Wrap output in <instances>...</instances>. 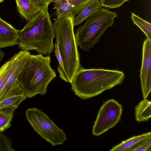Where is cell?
<instances>
[{"label": "cell", "instance_id": "cell-2", "mask_svg": "<svg viewBox=\"0 0 151 151\" xmlns=\"http://www.w3.org/2000/svg\"><path fill=\"white\" fill-rule=\"evenodd\" d=\"M124 78V73L117 70L81 67L70 83L75 94L86 99L121 84Z\"/></svg>", "mask_w": 151, "mask_h": 151}, {"label": "cell", "instance_id": "cell-17", "mask_svg": "<svg viewBox=\"0 0 151 151\" xmlns=\"http://www.w3.org/2000/svg\"><path fill=\"white\" fill-rule=\"evenodd\" d=\"M131 18L134 23L137 26L144 32L147 39L151 41V24L136 15L133 12L131 13Z\"/></svg>", "mask_w": 151, "mask_h": 151}, {"label": "cell", "instance_id": "cell-27", "mask_svg": "<svg viewBox=\"0 0 151 151\" xmlns=\"http://www.w3.org/2000/svg\"><path fill=\"white\" fill-rule=\"evenodd\" d=\"M4 0H0V3L3 1Z\"/></svg>", "mask_w": 151, "mask_h": 151}, {"label": "cell", "instance_id": "cell-24", "mask_svg": "<svg viewBox=\"0 0 151 151\" xmlns=\"http://www.w3.org/2000/svg\"><path fill=\"white\" fill-rule=\"evenodd\" d=\"M36 6L41 10L47 9L51 3L50 0H29Z\"/></svg>", "mask_w": 151, "mask_h": 151}, {"label": "cell", "instance_id": "cell-14", "mask_svg": "<svg viewBox=\"0 0 151 151\" xmlns=\"http://www.w3.org/2000/svg\"><path fill=\"white\" fill-rule=\"evenodd\" d=\"M135 119L139 122L149 120L151 116V102L149 100L144 99L136 107Z\"/></svg>", "mask_w": 151, "mask_h": 151}, {"label": "cell", "instance_id": "cell-7", "mask_svg": "<svg viewBox=\"0 0 151 151\" xmlns=\"http://www.w3.org/2000/svg\"><path fill=\"white\" fill-rule=\"evenodd\" d=\"M122 111L121 104L114 99L101 107L93 127L92 134L99 136L114 127L119 121Z\"/></svg>", "mask_w": 151, "mask_h": 151}, {"label": "cell", "instance_id": "cell-10", "mask_svg": "<svg viewBox=\"0 0 151 151\" xmlns=\"http://www.w3.org/2000/svg\"><path fill=\"white\" fill-rule=\"evenodd\" d=\"M17 10L21 15L28 22L41 11L29 0H15Z\"/></svg>", "mask_w": 151, "mask_h": 151}, {"label": "cell", "instance_id": "cell-21", "mask_svg": "<svg viewBox=\"0 0 151 151\" xmlns=\"http://www.w3.org/2000/svg\"><path fill=\"white\" fill-rule=\"evenodd\" d=\"M14 151L11 140L2 132H0V151Z\"/></svg>", "mask_w": 151, "mask_h": 151}, {"label": "cell", "instance_id": "cell-12", "mask_svg": "<svg viewBox=\"0 0 151 151\" xmlns=\"http://www.w3.org/2000/svg\"><path fill=\"white\" fill-rule=\"evenodd\" d=\"M99 0H93L84 8L73 19L74 26L81 24L93 14L102 8Z\"/></svg>", "mask_w": 151, "mask_h": 151}, {"label": "cell", "instance_id": "cell-13", "mask_svg": "<svg viewBox=\"0 0 151 151\" xmlns=\"http://www.w3.org/2000/svg\"><path fill=\"white\" fill-rule=\"evenodd\" d=\"M21 54L20 51L0 68V92L3 88Z\"/></svg>", "mask_w": 151, "mask_h": 151}, {"label": "cell", "instance_id": "cell-20", "mask_svg": "<svg viewBox=\"0 0 151 151\" xmlns=\"http://www.w3.org/2000/svg\"><path fill=\"white\" fill-rule=\"evenodd\" d=\"M75 10L77 15L93 0H67Z\"/></svg>", "mask_w": 151, "mask_h": 151}, {"label": "cell", "instance_id": "cell-1", "mask_svg": "<svg viewBox=\"0 0 151 151\" xmlns=\"http://www.w3.org/2000/svg\"><path fill=\"white\" fill-rule=\"evenodd\" d=\"M17 33L18 45L21 50H34L46 55L52 52L55 34L48 8L41 10L22 29L17 30Z\"/></svg>", "mask_w": 151, "mask_h": 151}, {"label": "cell", "instance_id": "cell-4", "mask_svg": "<svg viewBox=\"0 0 151 151\" xmlns=\"http://www.w3.org/2000/svg\"><path fill=\"white\" fill-rule=\"evenodd\" d=\"M74 18L69 16L57 17L53 24L56 42L63 63L66 82L70 83L81 68L78 45L74 30Z\"/></svg>", "mask_w": 151, "mask_h": 151}, {"label": "cell", "instance_id": "cell-23", "mask_svg": "<svg viewBox=\"0 0 151 151\" xmlns=\"http://www.w3.org/2000/svg\"><path fill=\"white\" fill-rule=\"evenodd\" d=\"M131 151H151V136L133 148Z\"/></svg>", "mask_w": 151, "mask_h": 151}, {"label": "cell", "instance_id": "cell-8", "mask_svg": "<svg viewBox=\"0 0 151 151\" xmlns=\"http://www.w3.org/2000/svg\"><path fill=\"white\" fill-rule=\"evenodd\" d=\"M140 78L144 99H146L151 90V41L146 39L142 47V61Z\"/></svg>", "mask_w": 151, "mask_h": 151}, {"label": "cell", "instance_id": "cell-16", "mask_svg": "<svg viewBox=\"0 0 151 151\" xmlns=\"http://www.w3.org/2000/svg\"><path fill=\"white\" fill-rule=\"evenodd\" d=\"M16 109L10 107L0 109V132L4 131L11 126V122Z\"/></svg>", "mask_w": 151, "mask_h": 151}, {"label": "cell", "instance_id": "cell-22", "mask_svg": "<svg viewBox=\"0 0 151 151\" xmlns=\"http://www.w3.org/2000/svg\"><path fill=\"white\" fill-rule=\"evenodd\" d=\"M129 0H100V2L102 6L109 8L119 7L125 2Z\"/></svg>", "mask_w": 151, "mask_h": 151}, {"label": "cell", "instance_id": "cell-15", "mask_svg": "<svg viewBox=\"0 0 151 151\" xmlns=\"http://www.w3.org/2000/svg\"><path fill=\"white\" fill-rule=\"evenodd\" d=\"M53 9H56L57 17L69 16L74 17L76 12L67 0H59L54 3Z\"/></svg>", "mask_w": 151, "mask_h": 151}, {"label": "cell", "instance_id": "cell-19", "mask_svg": "<svg viewBox=\"0 0 151 151\" xmlns=\"http://www.w3.org/2000/svg\"><path fill=\"white\" fill-rule=\"evenodd\" d=\"M55 50L54 52L58 62V71L59 74V77L64 81L67 82V78L64 70L63 62L60 54L57 43L55 42L54 45Z\"/></svg>", "mask_w": 151, "mask_h": 151}, {"label": "cell", "instance_id": "cell-6", "mask_svg": "<svg viewBox=\"0 0 151 151\" xmlns=\"http://www.w3.org/2000/svg\"><path fill=\"white\" fill-rule=\"evenodd\" d=\"M27 119L34 130L53 147L62 145L67 140L66 134L48 116L35 108L26 111Z\"/></svg>", "mask_w": 151, "mask_h": 151}, {"label": "cell", "instance_id": "cell-9", "mask_svg": "<svg viewBox=\"0 0 151 151\" xmlns=\"http://www.w3.org/2000/svg\"><path fill=\"white\" fill-rule=\"evenodd\" d=\"M18 44L17 30L0 17V49Z\"/></svg>", "mask_w": 151, "mask_h": 151}, {"label": "cell", "instance_id": "cell-5", "mask_svg": "<svg viewBox=\"0 0 151 151\" xmlns=\"http://www.w3.org/2000/svg\"><path fill=\"white\" fill-rule=\"evenodd\" d=\"M117 14L101 8L88 18L75 34L77 43L83 50L88 51L99 42L101 37L114 23Z\"/></svg>", "mask_w": 151, "mask_h": 151}, {"label": "cell", "instance_id": "cell-25", "mask_svg": "<svg viewBox=\"0 0 151 151\" xmlns=\"http://www.w3.org/2000/svg\"><path fill=\"white\" fill-rule=\"evenodd\" d=\"M5 55L4 52L0 49V63Z\"/></svg>", "mask_w": 151, "mask_h": 151}, {"label": "cell", "instance_id": "cell-11", "mask_svg": "<svg viewBox=\"0 0 151 151\" xmlns=\"http://www.w3.org/2000/svg\"><path fill=\"white\" fill-rule=\"evenodd\" d=\"M151 136V132L131 137L114 146L110 151H131L142 142Z\"/></svg>", "mask_w": 151, "mask_h": 151}, {"label": "cell", "instance_id": "cell-26", "mask_svg": "<svg viewBox=\"0 0 151 151\" xmlns=\"http://www.w3.org/2000/svg\"><path fill=\"white\" fill-rule=\"evenodd\" d=\"M59 0H50V3H54Z\"/></svg>", "mask_w": 151, "mask_h": 151}, {"label": "cell", "instance_id": "cell-18", "mask_svg": "<svg viewBox=\"0 0 151 151\" xmlns=\"http://www.w3.org/2000/svg\"><path fill=\"white\" fill-rule=\"evenodd\" d=\"M27 98L26 96L23 93L9 97L0 102V109L10 107L17 108L19 104Z\"/></svg>", "mask_w": 151, "mask_h": 151}, {"label": "cell", "instance_id": "cell-3", "mask_svg": "<svg viewBox=\"0 0 151 151\" xmlns=\"http://www.w3.org/2000/svg\"><path fill=\"white\" fill-rule=\"evenodd\" d=\"M51 62L49 55L31 54L17 78L23 93L27 97L47 93L48 85L56 77L55 71L51 67Z\"/></svg>", "mask_w": 151, "mask_h": 151}]
</instances>
